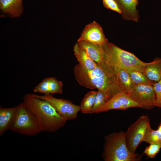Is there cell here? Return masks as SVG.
Segmentation results:
<instances>
[{"label": "cell", "mask_w": 161, "mask_h": 161, "mask_svg": "<svg viewBox=\"0 0 161 161\" xmlns=\"http://www.w3.org/2000/svg\"><path fill=\"white\" fill-rule=\"evenodd\" d=\"M158 82L161 85V78H160V80H159V81Z\"/></svg>", "instance_id": "26"}, {"label": "cell", "mask_w": 161, "mask_h": 161, "mask_svg": "<svg viewBox=\"0 0 161 161\" xmlns=\"http://www.w3.org/2000/svg\"><path fill=\"white\" fill-rule=\"evenodd\" d=\"M31 94L35 97L48 101L61 115L67 120L76 119L78 113L81 111L80 106L73 104L69 100L57 98L52 95H40Z\"/></svg>", "instance_id": "7"}, {"label": "cell", "mask_w": 161, "mask_h": 161, "mask_svg": "<svg viewBox=\"0 0 161 161\" xmlns=\"http://www.w3.org/2000/svg\"><path fill=\"white\" fill-rule=\"evenodd\" d=\"M23 103L34 114L41 131L53 132L63 127L67 119L61 115L48 101L27 94Z\"/></svg>", "instance_id": "2"}, {"label": "cell", "mask_w": 161, "mask_h": 161, "mask_svg": "<svg viewBox=\"0 0 161 161\" xmlns=\"http://www.w3.org/2000/svg\"><path fill=\"white\" fill-rule=\"evenodd\" d=\"M161 148V142H155L150 144L146 147L144 153L148 157L152 159L154 157Z\"/></svg>", "instance_id": "22"}, {"label": "cell", "mask_w": 161, "mask_h": 161, "mask_svg": "<svg viewBox=\"0 0 161 161\" xmlns=\"http://www.w3.org/2000/svg\"><path fill=\"white\" fill-rule=\"evenodd\" d=\"M103 47V60L112 66L127 69L144 68L147 64V63L143 62L134 54L112 43L108 42Z\"/></svg>", "instance_id": "4"}, {"label": "cell", "mask_w": 161, "mask_h": 161, "mask_svg": "<svg viewBox=\"0 0 161 161\" xmlns=\"http://www.w3.org/2000/svg\"><path fill=\"white\" fill-rule=\"evenodd\" d=\"M121 11L122 18L127 21L137 22L139 18L137 7L138 0H115Z\"/></svg>", "instance_id": "12"}, {"label": "cell", "mask_w": 161, "mask_h": 161, "mask_svg": "<svg viewBox=\"0 0 161 161\" xmlns=\"http://www.w3.org/2000/svg\"><path fill=\"white\" fill-rule=\"evenodd\" d=\"M108 100L103 92L98 90L95 103L90 114L94 113L96 109L103 105Z\"/></svg>", "instance_id": "23"}, {"label": "cell", "mask_w": 161, "mask_h": 161, "mask_svg": "<svg viewBox=\"0 0 161 161\" xmlns=\"http://www.w3.org/2000/svg\"><path fill=\"white\" fill-rule=\"evenodd\" d=\"M143 142L149 144L155 142H161V132L154 130L151 126L148 128Z\"/></svg>", "instance_id": "21"}, {"label": "cell", "mask_w": 161, "mask_h": 161, "mask_svg": "<svg viewBox=\"0 0 161 161\" xmlns=\"http://www.w3.org/2000/svg\"><path fill=\"white\" fill-rule=\"evenodd\" d=\"M153 86L155 94V106L161 108V85L158 82H155Z\"/></svg>", "instance_id": "24"}, {"label": "cell", "mask_w": 161, "mask_h": 161, "mask_svg": "<svg viewBox=\"0 0 161 161\" xmlns=\"http://www.w3.org/2000/svg\"><path fill=\"white\" fill-rule=\"evenodd\" d=\"M150 126L149 118L145 115L140 117L129 126L125 132V138L126 145L130 151L135 153L138 146L143 142Z\"/></svg>", "instance_id": "6"}, {"label": "cell", "mask_w": 161, "mask_h": 161, "mask_svg": "<svg viewBox=\"0 0 161 161\" xmlns=\"http://www.w3.org/2000/svg\"><path fill=\"white\" fill-rule=\"evenodd\" d=\"M127 94L139 104L140 108L148 110L155 106V94L153 85L137 84L133 90Z\"/></svg>", "instance_id": "8"}, {"label": "cell", "mask_w": 161, "mask_h": 161, "mask_svg": "<svg viewBox=\"0 0 161 161\" xmlns=\"http://www.w3.org/2000/svg\"><path fill=\"white\" fill-rule=\"evenodd\" d=\"M9 129L18 134L33 136L41 131L34 114L22 102L16 111Z\"/></svg>", "instance_id": "5"}, {"label": "cell", "mask_w": 161, "mask_h": 161, "mask_svg": "<svg viewBox=\"0 0 161 161\" xmlns=\"http://www.w3.org/2000/svg\"><path fill=\"white\" fill-rule=\"evenodd\" d=\"M142 71L150 80L158 82L161 78V58H156L152 62L147 63Z\"/></svg>", "instance_id": "16"}, {"label": "cell", "mask_w": 161, "mask_h": 161, "mask_svg": "<svg viewBox=\"0 0 161 161\" xmlns=\"http://www.w3.org/2000/svg\"><path fill=\"white\" fill-rule=\"evenodd\" d=\"M78 44L83 49L90 58L97 64L102 63L104 57L103 46L84 41H77Z\"/></svg>", "instance_id": "13"}, {"label": "cell", "mask_w": 161, "mask_h": 161, "mask_svg": "<svg viewBox=\"0 0 161 161\" xmlns=\"http://www.w3.org/2000/svg\"><path fill=\"white\" fill-rule=\"evenodd\" d=\"M114 67L126 93L127 94L129 93L133 90L136 84L133 82L129 73L126 69L121 68Z\"/></svg>", "instance_id": "19"}, {"label": "cell", "mask_w": 161, "mask_h": 161, "mask_svg": "<svg viewBox=\"0 0 161 161\" xmlns=\"http://www.w3.org/2000/svg\"><path fill=\"white\" fill-rule=\"evenodd\" d=\"M17 106L10 108L0 107V136L9 129L15 115Z\"/></svg>", "instance_id": "15"}, {"label": "cell", "mask_w": 161, "mask_h": 161, "mask_svg": "<svg viewBox=\"0 0 161 161\" xmlns=\"http://www.w3.org/2000/svg\"><path fill=\"white\" fill-rule=\"evenodd\" d=\"M63 86L62 81L55 77H48L43 79L35 87L33 91L44 95L61 94L63 92Z\"/></svg>", "instance_id": "11"}, {"label": "cell", "mask_w": 161, "mask_h": 161, "mask_svg": "<svg viewBox=\"0 0 161 161\" xmlns=\"http://www.w3.org/2000/svg\"><path fill=\"white\" fill-rule=\"evenodd\" d=\"M84 41L103 46L108 42L100 25L95 21L86 25L77 41Z\"/></svg>", "instance_id": "10"}, {"label": "cell", "mask_w": 161, "mask_h": 161, "mask_svg": "<svg viewBox=\"0 0 161 161\" xmlns=\"http://www.w3.org/2000/svg\"><path fill=\"white\" fill-rule=\"evenodd\" d=\"M143 68H135L125 69L129 73L132 81L135 84H148L153 85L155 82L150 80L148 78L142 71Z\"/></svg>", "instance_id": "18"}, {"label": "cell", "mask_w": 161, "mask_h": 161, "mask_svg": "<svg viewBox=\"0 0 161 161\" xmlns=\"http://www.w3.org/2000/svg\"><path fill=\"white\" fill-rule=\"evenodd\" d=\"M102 1L106 8L121 14V11L115 0H102Z\"/></svg>", "instance_id": "25"}, {"label": "cell", "mask_w": 161, "mask_h": 161, "mask_svg": "<svg viewBox=\"0 0 161 161\" xmlns=\"http://www.w3.org/2000/svg\"><path fill=\"white\" fill-rule=\"evenodd\" d=\"M73 50L78 64L82 67L86 69L92 70L97 66V63L92 60L84 49L77 43L74 46Z\"/></svg>", "instance_id": "17"}, {"label": "cell", "mask_w": 161, "mask_h": 161, "mask_svg": "<svg viewBox=\"0 0 161 161\" xmlns=\"http://www.w3.org/2000/svg\"><path fill=\"white\" fill-rule=\"evenodd\" d=\"M74 74L80 85L101 91L108 101L119 93H126L115 68L104 60L92 70L85 69L78 64L75 66Z\"/></svg>", "instance_id": "1"}, {"label": "cell", "mask_w": 161, "mask_h": 161, "mask_svg": "<svg viewBox=\"0 0 161 161\" xmlns=\"http://www.w3.org/2000/svg\"><path fill=\"white\" fill-rule=\"evenodd\" d=\"M102 154L105 161H139L141 157L130 151L126 145L125 132L120 131L105 137Z\"/></svg>", "instance_id": "3"}, {"label": "cell", "mask_w": 161, "mask_h": 161, "mask_svg": "<svg viewBox=\"0 0 161 161\" xmlns=\"http://www.w3.org/2000/svg\"><path fill=\"white\" fill-rule=\"evenodd\" d=\"M131 107L140 106L124 92L119 93L111 98L103 105L96 109L94 113H99L112 109L126 110Z\"/></svg>", "instance_id": "9"}, {"label": "cell", "mask_w": 161, "mask_h": 161, "mask_svg": "<svg viewBox=\"0 0 161 161\" xmlns=\"http://www.w3.org/2000/svg\"><path fill=\"white\" fill-rule=\"evenodd\" d=\"M23 0H0V9L11 18L18 17L23 10Z\"/></svg>", "instance_id": "14"}, {"label": "cell", "mask_w": 161, "mask_h": 161, "mask_svg": "<svg viewBox=\"0 0 161 161\" xmlns=\"http://www.w3.org/2000/svg\"><path fill=\"white\" fill-rule=\"evenodd\" d=\"M97 91H92L88 92L81 101L80 110L83 114H90L95 101Z\"/></svg>", "instance_id": "20"}]
</instances>
